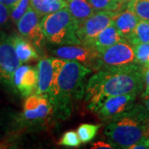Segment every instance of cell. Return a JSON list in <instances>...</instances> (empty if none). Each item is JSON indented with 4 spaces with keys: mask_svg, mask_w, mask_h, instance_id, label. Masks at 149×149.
<instances>
[{
    "mask_svg": "<svg viewBox=\"0 0 149 149\" xmlns=\"http://www.w3.org/2000/svg\"><path fill=\"white\" fill-rule=\"evenodd\" d=\"M37 87L36 94L47 97L52 86L53 66L52 58L41 59L37 65Z\"/></svg>",
    "mask_w": 149,
    "mask_h": 149,
    "instance_id": "13",
    "label": "cell"
},
{
    "mask_svg": "<svg viewBox=\"0 0 149 149\" xmlns=\"http://www.w3.org/2000/svg\"><path fill=\"white\" fill-rule=\"evenodd\" d=\"M144 70V66L136 62L102 68L91 77L85 87L89 109L107 97L140 93L145 83Z\"/></svg>",
    "mask_w": 149,
    "mask_h": 149,
    "instance_id": "1",
    "label": "cell"
},
{
    "mask_svg": "<svg viewBox=\"0 0 149 149\" xmlns=\"http://www.w3.org/2000/svg\"><path fill=\"white\" fill-rule=\"evenodd\" d=\"M17 27L19 33L30 41L37 51L42 49L45 37L40 25V16L31 6L17 22Z\"/></svg>",
    "mask_w": 149,
    "mask_h": 149,
    "instance_id": "10",
    "label": "cell"
},
{
    "mask_svg": "<svg viewBox=\"0 0 149 149\" xmlns=\"http://www.w3.org/2000/svg\"><path fill=\"white\" fill-rule=\"evenodd\" d=\"M99 128H100V125L91 124V123H83L77 128L76 133L78 134L81 143H85L91 142L95 138Z\"/></svg>",
    "mask_w": 149,
    "mask_h": 149,
    "instance_id": "22",
    "label": "cell"
},
{
    "mask_svg": "<svg viewBox=\"0 0 149 149\" xmlns=\"http://www.w3.org/2000/svg\"><path fill=\"white\" fill-rule=\"evenodd\" d=\"M91 70L76 61H66L58 78L57 94L50 101L63 116L70 114L73 100H80L85 93V77Z\"/></svg>",
    "mask_w": 149,
    "mask_h": 149,
    "instance_id": "3",
    "label": "cell"
},
{
    "mask_svg": "<svg viewBox=\"0 0 149 149\" xmlns=\"http://www.w3.org/2000/svg\"><path fill=\"white\" fill-rule=\"evenodd\" d=\"M136 95L135 94H126L107 97L91 107L90 109L95 112L104 120L111 119L133 106Z\"/></svg>",
    "mask_w": 149,
    "mask_h": 149,
    "instance_id": "8",
    "label": "cell"
},
{
    "mask_svg": "<svg viewBox=\"0 0 149 149\" xmlns=\"http://www.w3.org/2000/svg\"><path fill=\"white\" fill-rule=\"evenodd\" d=\"M30 0H19L16 6L11 10L10 17L13 21L17 23L18 20L23 16L29 8Z\"/></svg>",
    "mask_w": 149,
    "mask_h": 149,
    "instance_id": "25",
    "label": "cell"
},
{
    "mask_svg": "<svg viewBox=\"0 0 149 149\" xmlns=\"http://www.w3.org/2000/svg\"><path fill=\"white\" fill-rule=\"evenodd\" d=\"M117 12L98 11L79 23L76 36L81 44L90 45L93 39L108 26L113 24V17Z\"/></svg>",
    "mask_w": 149,
    "mask_h": 149,
    "instance_id": "6",
    "label": "cell"
},
{
    "mask_svg": "<svg viewBox=\"0 0 149 149\" xmlns=\"http://www.w3.org/2000/svg\"><path fill=\"white\" fill-rule=\"evenodd\" d=\"M102 68L122 66L135 62L133 46L127 39H123L100 53ZM101 68V69H102Z\"/></svg>",
    "mask_w": 149,
    "mask_h": 149,
    "instance_id": "9",
    "label": "cell"
},
{
    "mask_svg": "<svg viewBox=\"0 0 149 149\" xmlns=\"http://www.w3.org/2000/svg\"><path fill=\"white\" fill-rule=\"evenodd\" d=\"M128 149H149V137L144 136L143 138L132 145Z\"/></svg>",
    "mask_w": 149,
    "mask_h": 149,
    "instance_id": "27",
    "label": "cell"
},
{
    "mask_svg": "<svg viewBox=\"0 0 149 149\" xmlns=\"http://www.w3.org/2000/svg\"><path fill=\"white\" fill-rule=\"evenodd\" d=\"M135 62L144 67L149 66V42L133 45Z\"/></svg>",
    "mask_w": 149,
    "mask_h": 149,
    "instance_id": "23",
    "label": "cell"
},
{
    "mask_svg": "<svg viewBox=\"0 0 149 149\" xmlns=\"http://www.w3.org/2000/svg\"><path fill=\"white\" fill-rule=\"evenodd\" d=\"M30 6L40 17H43L67 7L65 0H30Z\"/></svg>",
    "mask_w": 149,
    "mask_h": 149,
    "instance_id": "18",
    "label": "cell"
},
{
    "mask_svg": "<svg viewBox=\"0 0 149 149\" xmlns=\"http://www.w3.org/2000/svg\"><path fill=\"white\" fill-rule=\"evenodd\" d=\"M127 8L133 12L140 20L149 22V0H133L127 4Z\"/></svg>",
    "mask_w": 149,
    "mask_h": 149,
    "instance_id": "21",
    "label": "cell"
},
{
    "mask_svg": "<svg viewBox=\"0 0 149 149\" xmlns=\"http://www.w3.org/2000/svg\"><path fill=\"white\" fill-rule=\"evenodd\" d=\"M45 38L56 45H80L76 36L79 22L70 13L67 8L43 16L40 21Z\"/></svg>",
    "mask_w": 149,
    "mask_h": 149,
    "instance_id": "4",
    "label": "cell"
},
{
    "mask_svg": "<svg viewBox=\"0 0 149 149\" xmlns=\"http://www.w3.org/2000/svg\"><path fill=\"white\" fill-rule=\"evenodd\" d=\"M140 21L137 15L129 9L117 12L113 17V25L116 27L120 35L128 40Z\"/></svg>",
    "mask_w": 149,
    "mask_h": 149,
    "instance_id": "14",
    "label": "cell"
},
{
    "mask_svg": "<svg viewBox=\"0 0 149 149\" xmlns=\"http://www.w3.org/2000/svg\"><path fill=\"white\" fill-rule=\"evenodd\" d=\"M66 8L79 23L90 17L95 12L88 0H70L67 2Z\"/></svg>",
    "mask_w": 149,
    "mask_h": 149,
    "instance_id": "17",
    "label": "cell"
},
{
    "mask_svg": "<svg viewBox=\"0 0 149 149\" xmlns=\"http://www.w3.org/2000/svg\"><path fill=\"white\" fill-rule=\"evenodd\" d=\"M65 2H69L70 0H65Z\"/></svg>",
    "mask_w": 149,
    "mask_h": 149,
    "instance_id": "33",
    "label": "cell"
},
{
    "mask_svg": "<svg viewBox=\"0 0 149 149\" xmlns=\"http://www.w3.org/2000/svg\"><path fill=\"white\" fill-rule=\"evenodd\" d=\"M144 82L146 85V89L144 92H148L149 91V66L145 67L144 70Z\"/></svg>",
    "mask_w": 149,
    "mask_h": 149,
    "instance_id": "30",
    "label": "cell"
},
{
    "mask_svg": "<svg viewBox=\"0 0 149 149\" xmlns=\"http://www.w3.org/2000/svg\"><path fill=\"white\" fill-rule=\"evenodd\" d=\"M12 86L15 87L23 97L36 93L37 87V69L30 65H20L13 76Z\"/></svg>",
    "mask_w": 149,
    "mask_h": 149,
    "instance_id": "12",
    "label": "cell"
},
{
    "mask_svg": "<svg viewBox=\"0 0 149 149\" xmlns=\"http://www.w3.org/2000/svg\"><path fill=\"white\" fill-rule=\"evenodd\" d=\"M59 145L70 148H77L81 144L78 134L74 131H67L62 135L58 143Z\"/></svg>",
    "mask_w": 149,
    "mask_h": 149,
    "instance_id": "24",
    "label": "cell"
},
{
    "mask_svg": "<svg viewBox=\"0 0 149 149\" xmlns=\"http://www.w3.org/2000/svg\"><path fill=\"white\" fill-rule=\"evenodd\" d=\"M123 39V37L120 35L116 27L111 24L100 32L89 46L93 47L100 53H102L107 48L110 47L113 45L122 41Z\"/></svg>",
    "mask_w": 149,
    "mask_h": 149,
    "instance_id": "15",
    "label": "cell"
},
{
    "mask_svg": "<svg viewBox=\"0 0 149 149\" xmlns=\"http://www.w3.org/2000/svg\"><path fill=\"white\" fill-rule=\"evenodd\" d=\"M54 55L67 61H76L93 70L102 68L100 53L89 45H70L59 47L53 51Z\"/></svg>",
    "mask_w": 149,
    "mask_h": 149,
    "instance_id": "5",
    "label": "cell"
},
{
    "mask_svg": "<svg viewBox=\"0 0 149 149\" xmlns=\"http://www.w3.org/2000/svg\"><path fill=\"white\" fill-rule=\"evenodd\" d=\"M142 98L143 100L144 106L146 107L147 110L148 112L149 115V91L148 92H143V95H142Z\"/></svg>",
    "mask_w": 149,
    "mask_h": 149,
    "instance_id": "31",
    "label": "cell"
},
{
    "mask_svg": "<svg viewBox=\"0 0 149 149\" xmlns=\"http://www.w3.org/2000/svg\"><path fill=\"white\" fill-rule=\"evenodd\" d=\"M128 41L133 46L139 43L149 42V22L140 20Z\"/></svg>",
    "mask_w": 149,
    "mask_h": 149,
    "instance_id": "20",
    "label": "cell"
},
{
    "mask_svg": "<svg viewBox=\"0 0 149 149\" xmlns=\"http://www.w3.org/2000/svg\"><path fill=\"white\" fill-rule=\"evenodd\" d=\"M12 42L15 49L17 56L20 61L22 63H26L31 61H35L39 58L37 54V49L32 44L22 36L14 35L12 36Z\"/></svg>",
    "mask_w": 149,
    "mask_h": 149,
    "instance_id": "16",
    "label": "cell"
},
{
    "mask_svg": "<svg viewBox=\"0 0 149 149\" xmlns=\"http://www.w3.org/2000/svg\"><path fill=\"white\" fill-rule=\"evenodd\" d=\"M95 11L119 12L124 9L127 3L123 0H88Z\"/></svg>",
    "mask_w": 149,
    "mask_h": 149,
    "instance_id": "19",
    "label": "cell"
},
{
    "mask_svg": "<svg viewBox=\"0 0 149 149\" xmlns=\"http://www.w3.org/2000/svg\"><path fill=\"white\" fill-rule=\"evenodd\" d=\"M91 148L93 149H100V148H113V147L112 146L110 143H107L105 142H101V141H99V142H96L95 143L92 144L91 146Z\"/></svg>",
    "mask_w": 149,
    "mask_h": 149,
    "instance_id": "28",
    "label": "cell"
},
{
    "mask_svg": "<svg viewBox=\"0 0 149 149\" xmlns=\"http://www.w3.org/2000/svg\"><path fill=\"white\" fill-rule=\"evenodd\" d=\"M123 1H124V2H125V3H126L127 4H128L129 2H131V1H133V0H123Z\"/></svg>",
    "mask_w": 149,
    "mask_h": 149,
    "instance_id": "32",
    "label": "cell"
},
{
    "mask_svg": "<svg viewBox=\"0 0 149 149\" xmlns=\"http://www.w3.org/2000/svg\"><path fill=\"white\" fill-rule=\"evenodd\" d=\"M53 113V105L47 97L41 95L28 96L23 104L22 116L27 121H39L48 118Z\"/></svg>",
    "mask_w": 149,
    "mask_h": 149,
    "instance_id": "11",
    "label": "cell"
},
{
    "mask_svg": "<svg viewBox=\"0 0 149 149\" xmlns=\"http://www.w3.org/2000/svg\"><path fill=\"white\" fill-rule=\"evenodd\" d=\"M19 2V0H0V3L7 6L10 11L16 6V4Z\"/></svg>",
    "mask_w": 149,
    "mask_h": 149,
    "instance_id": "29",
    "label": "cell"
},
{
    "mask_svg": "<svg viewBox=\"0 0 149 149\" xmlns=\"http://www.w3.org/2000/svg\"><path fill=\"white\" fill-rule=\"evenodd\" d=\"M10 9L4 4L0 3V25L4 24L10 17Z\"/></svg>",
    "mask_w": 149,
    "mask_h": 149,
    "instance_id": "26",
    "label": "cell"
},
{
    "mask_svg": "<svg viewBox=\"0 0 149 149\" xmlns=\"http://www.w3.org/2000/svg\"><path fill=\"white\" fill-rule=\"evenodd\" d=\"M104 133L113 148H129L144 136L149 137V115L146 107L133 104L112 118Z\"/></svg>",
    "mask_w": 149,
    "mask_h": 149,
    "instance_id": "2",
    "label": "cell"
},
{
    "mask_svg": "<svg viewBox=\"0 0 149 149\" xmlns=\"http://www.w3.org/2000/svg\"><path fill=\"white\" fill-rule=\"evenodd\" d=\"M21 65L12 37L0 32V82L12 85L13 74Z\"/></svg>",
    "mask_w": 149,
    "mask_h": 149,
    "instance_id": "7",
    "label": "cell"
}]
</instances>
